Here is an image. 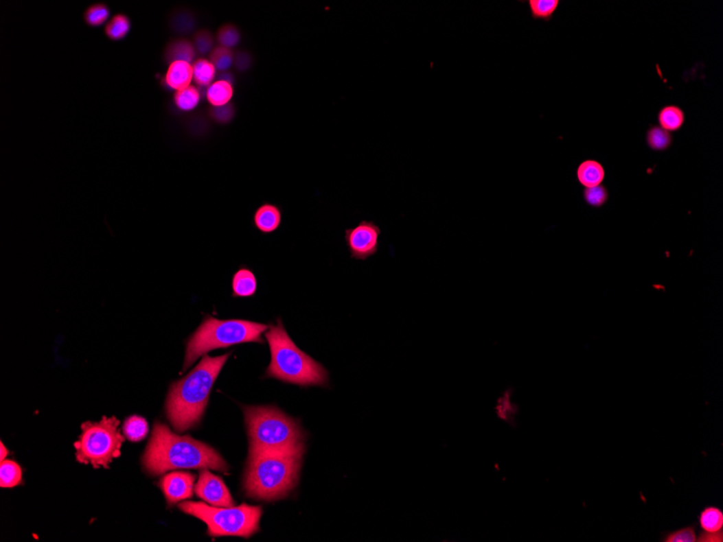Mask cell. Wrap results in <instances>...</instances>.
<instances>
[{
	"mask_svg": "<svg viewBox=\"0 0 723 542\" xmlns=\"http://www.w3.org/2000/svg\"><path fill=\"white\" fill-rule=\"evenodd\" d=\"M131 22L125 14H116L105 26V35L111 40L118 41L125 38L130 32Z\"/></svg>",
	"mask_w": 723,
	"mask_h": 542,
	"instance_id": "25",
	"label": "cell"
},
{
	"mask_svg": "<svg viewBox=\"0 0 723 542\" xmlns=\"http://www.w3.org/2000/svg\"><path fill=\"white\" fill-rule=\"evenodd\" d=\"M179 509L185 515L206 523L211 537L238 536L249 538L259 532L262 508L242 504L240 506H211L203 502H183Z\"/></svg>",
	"mask_w": 723,
	"mask_h": 542,
	"instance_id": "7",
	"label": "cell"
},
{
	"mask_svg": "<svg viewBox=\"0 0 723 542\" xmlns=\"http://www.w3.org/2000/svg\"><path fill=\"white\" fill-rule=\"evenodd\" d=\"M209 60L212 64L215 65L217 72H228L233 67L234 61V52L231 49L218 46L212 50L209 54Z\"/></svg>",
	"mask_w": 723,
	"mask_h": 542,
	"instance_id": "28",
	"label": "cell"
},
{
	"mask_svg": "<svg viewBox=\"0 0 723 542\" xmlns=\"http://www.w3.org/2000/svg\"><path fill=\"white\" fill-rule=\"evenodd\" d=\"M0 449H1V461H3L5 460V457L8 456L9 451L8 449H5V445H3V443H1V444H0Z\"/></svg>",
	"mask_w": 723,
	"mask_h": 542,
	"instance_id": "39",
	"label": "cell"
},
{
	"mask_svg": "<svg viewBox=\"0 0 723 542\" xmlns=\"http://www.w3.org/2000/svg\"><path fill=\"white\" fill-rule=\"evenodd\" d=\"M193 45H194L196 54L200 56L210 54L215 49V37L208 30H205V28L198 30L195 32L194 37H193Z\"/></svg>",
	"mask_w": 723,
	"mask_h": 542,
	"instance_id": "31",
	"label": "cell"
},
{
	"mask_svg": "<svg viewBox=\"0 0 723 542\" xmlns=\"http://www.w3.org/2000/svg\"><path fill=\"white\" fill-rule=\"evenodd\" d=\"M196 50L192 41L187 38H176L169 41L164 50V60L167 64L174 62H187L193 64L196 58Z\"/></svg>",
	"mask_w": 723,
	"mask_h": 542,
	"instance_id": "14",
	"label": "cell"
},
{
	"mask_svg": "<svg viewBox=\"0 0 723 542\" xmlns=\"http://www.w3.org/2000/svg\"><path fill=\"white\" fill-rule=\"evenodd\" d=\"M249 450H288L303 445L299 423L272 406L244 407Z\"/></svg>",
	"mask_w": 723,
	"mask_h": 542,
	"instance_id": "6",
	"label": "cell"
},
{
	"mask_svg": "<svg viewBox=\"0 0 723 542\" xmlns=\"http://www.w3.org/2000/svg\"><path fill=\"white\" fill-rule=\"evenodd\" d=\"M161 82V84L168 90L180 91L185 89L193 82L192 64L187 62H174L168 65L166 75Z\"/></svg>",
	"mask_w": 723,
	"mask_h": 542,
	"instance_id": "12",
	"label": "cell"
},
{
	"mask_svg": "<svg viewBox=\"0 0 723 542\" xmlns=\"http://www.w3.org/2000/svg\"><path fill=\"white\" fill-rule=\"evenodd\" d=\"M700 530L705 534L723 532V512L718 506H708L698 517Z\"/></svg>",
	"mask_w": 723,
	"mask_h": 542,
	"instance_id": "18",
	"label": "cell"
},
{
	"mask_svg": "<svg viewBox=\"0 0 723 542\" xmlns=\"http://www.w3.org/2000/svg\"><path fill=\"white\" fill-rule=\"evenodd\" d=\"M281 223V209L270 202L262 204L253 215V224L264 234L273 233L279 228Z\"/></svg>",
	"mask_w": 723,
	"mask_h": 542,
	"instance_id": "13",
	"label": "cell"
},
{
	"mask_svg": "<svg viewBox=\"0 0 723 542\" xmlns=\"http://www.w3.org/2000/svg\"><path fill=\"white\" fill-rule=\"evenodd\" d=\"M22 483V470L18 463L11 460L1 461L0 466V486L3 488L16 487Z\"/></svg>",
	"mask_w": 723,
	"mask_h": 542,
	"instance_id": "24",
	"label": "cell"
},
{
	"mask_svg": "<svg viewBox=\"0 0 723 542\" xmlns=\"http://www.w3.org/2000/svg\"><path fill=\"white\" fill-rule=\"evenodd\" d=\"M258 288L256 275L248 268H240L232 279L233 298H249L255 296Z\"/></svg>",
	"mask_w": 723,
	"mask_h": 542,
	"instance_id": "15",
	"label": "cell"
},
{
	"mask_svg": "<svg viewBox=\"0 0 723 542\" xmlns=\"http://www.w3.org/2000/svg\"><path fill=\"white\" fill-rule=\"evenodd\" d=\"M696 541H708V542H722L723 541V532H717V534H705V532H700Z\"/></svg>",
	"mask_w": 723,
	"mask_h": 542,
	"instance_id": "37",
	"label": "cell"
},
{
	"mask_svg": "<svg viewBox=\"0 0 723 542\" xmlns=\"http://www.w3.org/2000/svg\"><path fill=\"white\" fill-rule=\"evenodd\" d=\"M529 13L533 20L550 22L560 5L559 0H529Z\"/></svg>",
	"mask_w": 723,
	"mask_h": 542,
	"instance_id": "23",
	"label": "cell"
},
{
	"mask_svg": "<svg viewBox=\"0 0 723 542\" xmlns=\"http://www.w3.org/2000/svg\"><path fill=\"white\" fill-rule=\"evenodd\" d=\"M381 228L373 221H360L354 228H347L345 241L350 257L356 260H366L378 252Z\"/></svg>",
	"mask_w": 723,
	"mask_h": 542,
	"instance_id": "9",
	"label": "cell"
},
{
	"mask_svg": "<svg viewBox=\"0 0 723 542\" xmlns=\"http://www.w3.org/2000/svg\"><path fill=\"white\" fill-rule=\"evenodd\" d=\"M124 433L131 442H140L146 438L148 433V425L144 418L133 416L124 423Z\"/></svg>",
	"mask_w": 723,
	"mask_h": 542,
	"instance_id": "27",
	"label": "cell"
},
{
	"mask_svg": "<svg viewBox=\"0 0 723 542\" xmlns=\"http://www.w3.org/2000/svg\"><path fill=\"white\" fill-rule=\"evenodd\" d=\"M270 326L245 320H218L206 315L200 327L187 339L182 371L210 351L230 348L242 343H264L261 335Z\"/></svg>",
	"mask_w": 723,
	"mask_h": 542,
	"instance_id": "5",
	"label": "cell"
},
{
	"mask_svg": "<svg viewBox=\"0 0 723 542\" xmlns=\"http://www.w3.org/2000/svg\"><path fill=\"white\" fill-rule=\"evenodd\" d=\"M231 353L204 355L187 376L172 382L166 401V414L176 432L196 427L209 401L210 392Z\"/></svg>",
	"mask_w": 723,
	"mask_h": 542,
	"instance_id": "3",
	"label": "cell"
},
{
	"mask_svg": "<svg viewBox=\"0 0 723 542\" xmlns=\"http://www.w3.org/2000/svg\"><path fill=\"white\" fill-rule=\"evenodd\" d=\"M195 493L197 497H200L210 506L222 508L236 506V502L231 496L225 482L219 476L210 473L207 469L200 471V478L195 486Z\"/></svg>",
	"mask_w": 723,
	"mask_h": 542,
	"instance_id": "10",
	"label": "cell"
},
{
	"mask_svg": "<svg viewBox=\"0 0 723 542\" xmlns=\"http://www.w3.org/2000/svg\"><path fill=\"white\" fill-rule=\"evenodd\" d=\"M698 540L696 526H687L674 532H663L661 541L664 542H696Z\"/></svg>",
	"mask_w": 723,
	"mask_h": 542,
	"instance_id": "34",
	"label": "cell"
},
{
	"mask_svg": "<svg viewBox=\"0 0 723 542\" xmlns=\"http://www.w3.org/2000/svg\"><path fill=\"white\" fill-rule=\"evenodd\" d=\"M110 18V9L104 3H95L84 11V22L91 27H97L104 24Z\"/></svg>",
	"mask_w": 723,
	"mask_h": 542,
	"instance_id": "30",
	"label": "cell"
},
{
	"mask_svg": "<svg viewBox=\"0 0 723 542\" xmlns=\"http://www.w3.org/2000/svg\"><path fill=\"white\" fill-rule=\"evenodd\" d=\"M142 463L151 475L181 469H211L229 473L228 463L217 450L190 436L176 435L159 422L154 425Z\"/></svg>",
	"mask_w": 723,
	"mask_h": 542,
	"instance_id": "1",
	"label": "cell"
},
{
	"mask_svg": "<svg viewBox=\"0 0 723 542\" xmlns=\"http://www.w3.org/2000/svg\"><path fill=\"white\" fill-rule=\"evenodd\" d=\"M217 80H223V82H229V84H234L236 82V77L231 72H222L219 73L217 75Z\"/></svg>",
	"mask_w": 723,
	"mask_h": 542,
	"instance_id": "38",
	"label": "cell"
},
{
	"mask_svg": "<svg viewBox=\"0 0 723 542\" xmlns=\"http://www.w3.org/2000/svg\"><path fill=\"white\" fill-rule=\"evenodd\" d=\"M576 177L585 189L602 185L606 178V170L599 161L587 159L580 163L576 170Z\"/></svg>",
	"mask_w": 723,
	"mask_h": 542,
	"instance_id": "17",
	"label": "cell"
},
{
	"mask_svg": "<svg viewBox=\"0 0 723 542\" xmlns=\"http://www.w3.org/2000/svg\"><path fill=\"white\" fill-rule=\"evenodd\" d=\"M584 200L591 207L600 208L606 205L608 200V189L604 185L588 187L584 189Z\"/></svg>",
	"mask_w": 723,
	"mask_h": 542,
	"instance_id": "33",
	"label": "cell"
},
{
	"mask_svg": "<svg viewBox=\"0 0 723 542\" xmlns=\"http://www.w3.org/2000/svg\"><path fill=\"white\" fill-rule=\"evenodd\" d=\"M168 25L170 31L176 35L187 36L196 30L197 18L190 9L176 8L169 14Z\"/></svg>",
	"mask_w": 723,
	"mask_h": 542,
	"instance_id": "16",
	"label": "cell"
},
{
	"mask_svg": "<svg viewBox=\"0 0 723 542\" xmlns=\"http://www.w3.org/2000/svg\"><path fill=\"white\" fill-rule=\"evenodd\" d=\"M647 144L652 151H667L672 144V133L661 128L659 126H653L647 130Z\"/></svg>",
	"mask_w": 723,
	"mask_h": 542,
	"instance_id": "26",
	"label": "cell"
},
{
	"mask_svg": "<svg viewBox=\"0 0 723 542\" xmlns=\"http://www.w3.org/2000/svg\"><path fill=\"white\" fill-rule=\"evenodd\" d=\"M236 115V105L233 103L223 106H211L208 110V116L211 121L219 125H228Z\"/></svg>",
	"mask_w": 723,
	"mask_h": 542,
	"instance_id": "32",
	"label": "cell"
},
{
	"mask_svg": "<svg viewBox=\"0 0 723 542\" xmlns=\"http://www.w3.org/2000/svg\"><path fill=\"white\" fill-rule=\"evenodd\" d=\"M685 112L677 105H667L659 110V127L668 132L680 130L685 125Z\"/></svg>",
	"mask_w": 723,
	"mask_h": 542,
	"instance_id": "19",
	"label": "cell"
},
{
	"mask_svg": "<svg viewBox=\"0 0 723 542\" xmlns=\"http://www.w3.org/2000/svg\"><path fill=\"white\" fill-rule=\"evenodd\" d=\"M234 95L233 84L223 80H216L206 89V99L211 106L229 104Z\"/></svg>",
	"mask_w": 723,
	"mask_h": 542,
	"instance_id": "21",
	"label": "cell"
},
{
	"mask_svg": "<svg viewBox=\"0 0 723 542\" xmlns=\"http://www.w3.org/2000/svg\"><path fill=\"white\" fill-rule=\"evenodd\" d=\"M119 420L103 417L100 422H84L80 440L75 443L76 459L95 468H108L110 463L120 456L123 435L119 432Z\"/></svg>",
	"mask_w": 723,
	"mask_h": 542,
	"instance_id": "8",
	"label": "cell"
},
{
	"mask_svg": "<svg viewBox=\"0 0 723 542\" xmlns=\"http://www.w3.org/2000/svg\"><path fill=\"white\" fill-rule=\"evenodd\" d=\"M253 64V56L245 50H238L234 52V61L233 67L240 73L247 72Z\"/></svg>",
	"mask_w": 723,
	"mask_h": 542,
	"instance_id": "36",
	"label": "cell"
},
{
	"mask_svg": "<svg viewBox=\"0 0 723 542\" xmlns=\"http://www.w3.org/2000/svg\"><path fill=\"white\" fill-rule=\"evenodd\" d=\"M193 82L200 89H207L217 77V69L210 60L200 58L195 60L192 64Z\"/></svg>",
	"mask_w": 723,
	"mask_h": 542,
	"instance_id": "20",
	"label": "cell"
},
{
	"mask_svg": "<svg viewBox=\"0 0 723 542\" xmlns=\"http://www.w3.org/2000/svg\"><path fill=\"white\" fill-rule=\"evenodd\" d=\"M187 132L194 137L205 136L210 129L209 121L202 114H194L187 117L185 121Z\"/></svg>",
	"mask_w": 723,
	"mask_h": 542,
	"instance_id": "35",
	"label": "cell"
},
{
	"mask_svg": "<svg viewBox=\"0 0 723 542\" xmlns=\"http://www.w3.org/2000/svg\"><path fill=\"white\" fill-rule=\"evenodd\" d=\"M195 476L187 472H172L161 478L159 486L166 497L168 506L192 498Z\"/></svg>",
	"mask_w": 723,
	"mask_h": 542,
	"instance_id": "11",
	"label": "cell"
},
{
	"mask_svg": "<svg viewBox=\"0 0 723 542\" xmlns=\"http://www.w3.org/2000/svg\"><path fill=\"white\" fill-rule=\"evenodd\" d=\"M303 445L288 450H249L243 486L251 498H286L299 481Z\"/></svg>",
	"mask_w": 723,
	"mask_h": 542,
	"instance_id": "2",
	"label": "cell"
},
{
	"mask_svg": "<svg viewBox=\"0 0 723 542\" xmlns=\"http://www.w3.org/2000/svg\"><path fill=\"white\" fill-rule=\"evenodd\" d=\"M202 99V93L200 88L195 86H189L185 89L176 91L174 95V102L176 108L182 112H192L200 104Z\"/></svg>",
	"mask_w": 723,
	"mask_h": 542,
	"instance_id": "22",
	"label": "cell"
},
{
	"mask_svg": "<svg viewBox=\"0 0 723 542\" xmlns=\"http://www.w3.org/2000/svg\"><path fill=\"white\" fill-rule=\"evenodd\" d=\"M240 37L242 35H240L238 26L229 23L225 24L218 30L216 38H217L219 46L232 50L240 44Z\"/></svg>",
	"mask_w": 723,
	"mask_h": 542,
	"instance_id": "29",
	"label": "cell"
},
{
	"mask_svg": "<svg viewBox=\"0 0 723 542\" xmlns=\"http://www.w3.org/2000/svg\"><path fill=\"white\" fill-rule=\"evenodd\" d=\"M264 335L271 351L266 378L300 386H328V371L295 344L281 320H277V325L271 326Z\"/></svg>",
	"mask_w": 723,
	"mask_h": 542,
	"instance_id": "4",
	"label": "cell"
}]
</instances>
